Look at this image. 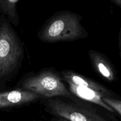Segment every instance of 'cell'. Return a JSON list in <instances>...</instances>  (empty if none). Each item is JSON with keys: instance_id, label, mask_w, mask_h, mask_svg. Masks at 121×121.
<instances>
[{"instance_id": "obj_1", "label": "cell", "mask_w": 121, "mask_h": 121, "mask_svg": "<svg viewBox=\"0 0 121 121\" xmlns=\"http://www.w3.org/2000/svg\"><path fill=\"white\" fill-rule=\"evenodd\" d=\"M81 15L70 11L55 13L48 19L37 36L46 43L71 41L87 37L88 33L81 24Z\"/></svg>"}, {"instance_id": "obj_2", "label": "cell", "mask_w": 121, "mask_h": 121, "mask_svg": "<svg viewBox=\"0 0 121 121\" xmlns=\"http://www.w3.org/2000/svg\"><path fill=\"white\" fill-rule=\"evenodd\" d=\"M9 21L0 17V79L10 75L20 66L24 57L22 44Z\"/></svg>"}, {"instance_id": "obj_3", "label": "cell", "mask_w": 121, "mask_h": 121, "mask_svg": "<svg viewBox=\"0 0 121 121\" xmlns=\"http://www.w3.org/2000/svg\"><path fill=\"white\" fill-rule=\"evenodd\" d=\"M20 89L33 92L43 99L62 96L78 101L66 87L57 73L51 70L41 71L26 78L20 85Z\"/></svg>"}, {"instance_id": "obj_4", "label": "cell", "mask_w": 121, "mask_h": 121, "mask_svg": "<svg viewBox=\"0 0 121 121\" xmlns=\"http://www.w3.org/2000/svg\"><path fill=\"white\" fill-rule=\"evenodd\" d=\"M44 104L50 113L70 121H108L93 109L76 102H67L52 98L45 99Z\"/></svg>"}, {"instance_id": "obj_5", "label": "cell", "mask_w": 121, "mask_h": 121, "mask_svg": "<svg viewBox=\"0 0 121 121\" xmlns=\"http://www.w3.org/2000/svg\"><path fill=\"white\" fill-rule=\"evenodd\" d=\"M40 96L33 92L18 89L8 92H0V109L22 105L32 102Z\"/></svg>"}, {"instance_id": "obj_6", "label": "cell", "mask_w": 121, "mask_h": 121, "mask_svg": "<svg viewBox=\"0 0 121 121\" xmlns=\"http://www.w3.org/2000/svg\"><path fill=\"white\" fill-rule=\"evenodd\" d=\"M63 78L67 83H72L77 86L87 87L91 89L97 91L105 96L112 95L113 93L101 84L95 82L89 78L78 74L72 70H64L61 72Z\"/></svg>"}, {"instance_id": "obj_7", "label": "cell", "mask_w": 121, "mask_h": 121, "mask_svg": "<svg viewBox=\"0 0 121 121\" xmlns=\"http://www.w3.org/2000/svg\"><path fill=\"white\" fill-rule=\"evenodd\" d=\"M89 55L93 67L102 78L108 82L116 80L117 76L114 68L106 57L95 50H90Z\"/></svg>"}, {"instance_id": "obj_8", "label": "cell", "mask_w": 121, "mask_h": 121, "mask_svg": "<svg viewBox=\"0 0 121 121\" xmlns=\"http://www.w3.org/2000/svg\"><path fill=\"white\" fill-rule=\"evenodd\" d=\"M68 84L70 92L76 97L96 104L111 113H115L113 109L103 101L102 97L105 96L104 95L87 87L77 86L72 83Z\"/></svg>"}, {"instance_id": "obj_9", "label": "cell", "mask_w": 121, "mask_h": 121, "mask_svg": "<svg viewBox=\"0 0 121 121\" xmlns=\"http://www.w3.org/2000/svg\"><path fill=\"white\" fill-rule=\"evenodd\" d=\"M19 0H0V10L8 21L15 26L19 23L17 4Z\"/></svg>"}, {"instance_id": "obj_10", "label": "cell", "mask_w": 121, "mask_h": 121, "mask_svg": "<svg viewBox=\"0 0 121 121\" xmlns=\"http://www.w3.org/2000/svg\"><path fill=\"white\" fill-rule=\"evenodd\" d=\"M102 100L121 117V98L113 93L112 95L104 96Z\"/></svg>"}, {"instance_id": "obj_11", "label": "cell", "mask_w": 121, "mask_h": 121, "mask_svg": "<svg viewBox=\"0 0 121 121\" xmlns=\"http://www.w3.org/2000/svg\"><path fill=\"white\" fill-rule=\"evenodd\" d=\"M52 121H70L67 119H65V118H61V117H54V118L52 119Z\"/></svg>"}, {"instance_id": "obj_12", "label": "cell", "mask_w": 121, "mask_h": 121, "mask_svg": "<svg viewBox=\"0 0 121 121\" xmlns=\"http://www.w3.org/2000/svg\"><path fill=\"white\" fill-rule=\"evenodd\" d=\"M113 3H114L116 5L121 8V0H111Z\"/></svg>"}, {"instance_id": "obj_13", "label": "cell", "mask_w": 121, "mask_h": 121, "mask_svg": "<svg viewBox=\"0 0 121 121\" xmlns=\"http://www.w3.org/2000/svg\"><path fill=\"white\" fill-rule=\"evenodd\" d=\"M119 52H120V55L121 57V28L119 31Z\"/></svg>"}, {"instance_id": "obj_14", "label": "cell", "mask_w": 121, "mask_h": 121, "mask_svg": "<svg viewBox=\"0 0 121 121\" xmlns=\"http://www.w3.org/2000/svg\"></svg>"}]
</instances>
